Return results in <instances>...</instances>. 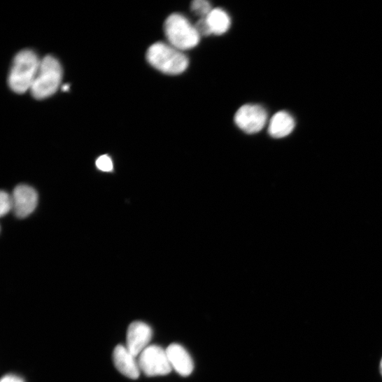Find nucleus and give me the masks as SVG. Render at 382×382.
<instances>
[{"label":"nucleus","mask_w":382,"mask_h":382,"mask_svg":"<svg viewBox=\"0 0 382 382\" xmlns=\"http://www.w3.org/2000/svg\"><path fill=\"white\" fill-rule=\"evenodd\" d=\"M96 166L100 171L104 172H110L113 169L112 160L106 155H102L97 160Z\"/></svg>","instance_id":"15"},{"label":"nucleus","mask_w":382,"mask_h":382,"mask_svg":"<svg viewBox=\"0 0 382 382\" xmlns=\"http://www.w3.org/2000/svg\"><path fill=\"white\" fill-rule=\"evenodd\" d=\"M69 88H70V86L69 85H63L62 87L63 91H65V92L69 90Z\"/></svg>","instance_id":"18"},{"label":"nucleus","mask_w":382,"mask_h":382,"mask_svg":"<svg viewBox=\"0 0 382 382\" xmlns=\"http://www.w3.org/2000/svg\"><path fill=\"white\" fill-rule=\"evenodd\" d=\"M152 338L153 330L148 325L134 322L127 329L125 346L137 358L149 346Z\"/></svg>","instance_id":"8"},{"label":"nucleus","mask_w":382,"mask_h":382,"mask_svg":"<svg viewBox=\"0 0 382 382\" xmlns=\"http://www.w3.org/2000/svg\"><path fill=\"white\" fill-rule=\"evenodd\" d=\"M41 61L31 50H22L15 56L8 78V84L13 91L24 94L31 90Z\"/></svg>","instance_id":"2"},{"label":"nucleus","mask_w":382,"mask_h":382,"mask_svg":"<svg viewBox=\"0 0 382 382\" xmlns=\"http://www.w3.org/2000/svg\"><path fill=\"white\" fill-rule=\"evenodd\" d=\"M295 122L293 117L286 111L276 113L271 119L269 134L274 139H283L289 136L294 130Z\"/></svg>","instance_id":"11"},{"label":"nucleus","mask_w":382,"mask_h":382,"mask_svg":"<svg viewBox=\"0 0 382 382\" xmlns=\"http://www.w3.org/2000/svg\"><path fill=\"white\" fill-rule=\"evenodd\" d=\"M194 26L201 36H208L212 34L206 17L201 18Z\"/></svg>","instance_id":"16"},{"label":"nucleus","mask_w":382,"mask_h":382,"mask_svg":"<svg viewBox=\"0 0 382 382\" xmlns=\"http://www.w3.org/2000/svg\"><path fill=\"white\" fill-rule=\"evenodd\" d=\"M380 372H381V376H382V358H381V362H380Z\"/></svg>","instance_id":"19"},{"label":"nucleus","mask_w":382,"mask_h":382,"mask_svg":"<svg viewBox=\"0 0 382 382\" xmlns=\"http://www.w3.org/2000/svg\"><path fill=\"white\" fill-rule=\"evenodd\" d=\"M113 363L122 375L132 379H137L141 374L139 360L126 346L118 345L113 351Z\"/></svg>","instance_id":"9"},{"label":"nucleus","mask_w":382,"mask_h":382,"mask_svg":"<svg viewBox=\"0 0 382 382\" xmlns=\"http://www.w3.org/2000/svg\"><path fill=\"white\" fill-rule=\"evenodd\" d=\"M13 210V197L6 191L0 194V215L3 217Z\"/></svg>","instance_id":"14"},{"label":"nucleus","mask_w":382,"mask_h":382,"mask_svg":"<svg viewBox=\"0 0 382 382\" xmlns=\"http://www.w3.org/2000/svg\"><path fill=\"white\" fill-rule=\"evenodd\" d=\"M13 211L20 218H26L36 210L38 196L36 190L27 185H17L13 194Z\"/></svg>","instance_id":"7"},{"label":"nucleus","mask_w":382,"mask_h":382,"mask_svg":"<svg viewBox=\"0 0 382 382\" xmlns=\"http://www.w3.org/2000/svg\"><path fill=\"white\" fill-rule=\"evenodd\" d=\"M138 360L141 371L148 376H164L173 369L167 351L156 345L149 346Z\"/></svg>","instance_id":"6"},{"label":"nucleus","mask_w":382,"mask_h":382,"mask_svg":"<svg viewBox=\"0 0 382 382\" xmlns=\"http://www.w3.org/2000/svg\"><path fill=\"white\" fill-rule=\"evenodd\" d=\"M164 33L169 44L181 51L194 48L201 37L195 26L178 13L171 15L166 20Z\"/></svg>","instance_id":"3"},{"label":"nucleus","mask_w":382,"mask_h":382,"mask_svg":"<svg viewBox=\"0 0 382 382\" xmlns=\"http://www.w3.org/2000/svg\"><path fill=\"white\" fill-rule=\"evenodd\" d=\"M62 77V67L58 60L50 55L43 57L30 90L32 96L39 100L51 97L58 90Z\"/></svg>","instance_id":"4"},{"label":"nucleus","mask_w":382,"mask_h":382,"mask_svg":"<svg viewBox=\"0 0 382 382\" xmlns=\"http://www.w3.org/2000/svg\"><path fill=\"white\" fill-rule=\"evenodd\" d=\"M172 369L183 376H188L193 372L194 364L192 358L181 345L171 344L167 349Z\"/></svg>","instance_id":"10"},{"label":"nucleus","mask_w":382,"mask_h":382,"mask_svg":"<svg viewBox=\"0 0 382 382\" xmlns=\"http://www.w3.org/2000/svg\"><path fill=\"white\" fill-rule=\"evenodd\" d=\"M268 119L266 109L257 104L241 106L234 115V122L240 130L247 134H256L264 129Z\"/></svg>","instance_id":"5"},{"label":"nucleus","mask_w":382,"mask_h":382,"mask_svg":"<svg viewBox=\"0 0 382 382\" xmlns=\"http://www.w3.org/2000/svg\"><path fill=\"white\" fill-rule=\"evenodd\" d=\"M1 382H24V381L17 376L10 374L3 377Z\"/></svg>","instance_id":"17"},{"label":"nucleus","mask_w":382,"mask_h":382,"mask_svg":"<svg viewBox=\"0 0 382 382\" xmlns=\"http://www.w3.org/2000/svg\"><path fill=\"white\" fill-rule=\"evenodd\" d=\"M212 34L222 35L231 27V19L227 13L221 8L213 9L206 17Z\"/></svg>","instance_id":"12"},{"label":"nucleus","mask_w":382,"mask_h":382,"mask_svg":"<svg viewBox=\"0 0 382 382\" xmlns=\"http://www.w3.org/2000/svg\"><path fill=\"white\" fill-rule=\"evenodd\" d=\"M146 57L153 68L169 76L182 74L189 65L188 58L182 51L162 42L152 45L148 50Z\"/></svg>","instance_id":"1"},{"label":"nucleus","mask_w":382,"mask_h":382,"mask_svg":"<svg viewBox=\"0 0 382 382\" xmlns=\"http://www.w3.org/2000/svg\"><path fill=\"white\" fill-rule=\"evenodd\" d=\"M191 11L201 18H205L213 10L211 3L206 0H195L190 6Z\"/></svg>","instance_id":"13"}]
</instances>
